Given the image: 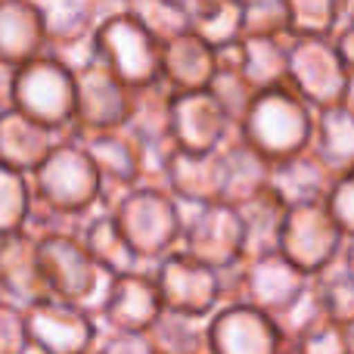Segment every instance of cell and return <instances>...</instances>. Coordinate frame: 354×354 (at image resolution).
<instances>
[{"mask_svg": "<svg viewBox=\"0 0 354 354\" xmlns=\"http://www.w3.org/2000/svg\"><path fill=\"white\" fill-rule=\"evenodd\" d=\"M345 103H348L351 109H354V78H351V91H348V100H345Z\"/></svg>", "mask_w": 354, "mask_h": 354, "instance_id": "cell-48", "label": "cell"}, {"mask_svg": "<svg viewBox=\"0 0 354 354\" xmlns=\"http://www.w3.org/2000/svg\"><path fill=\"white\" fill-rule=\"evenodd\" d=\"M292 354H348V339H345V326L342 324H326L317 333L305 339Z\"/></svg>", "mask_w": 354, "mask_h": 354, "instance_id": "cell-42", "label": "cell"}, {"mask_svg": "<svg viewBox=\"0 0 354 354\" xmlns=\"http://www.w3.org/2000/svg\"><path fill=\"white\" fill-rule=\"evenodd\" d=\"M326 324H333V317H330V311H326L324 299H320L317 286H314V280H311V286L305 289V295H301L286 314L277 317V326H280V336H283V354H292L311 333H317L320 326H326Z\"/></svg>", "mask_w": 354, "mask_h": 354, "instance_id": "cell-33", "label": "cell"}, {"mask_svg": "<svg viewBox=\"0 0 354 354\" xmlns=\"http://www.w3.org/2000/svg\"><path fill=\"white\" fill-rule=\"evenodd\" d=\"M109 212L143 264H156L180 249L183 212L168 189L137 187L112 202Z\"/></svg>", "mask_w": 354, "mask_h": 354, "instance_id": "cell-2", "label": "cell"}, {"mask_svg": "<svg viewBox=\"0 0 354 354\" xmlns=\"http://www.w3.org/2000/svg\"><path fill=\"white\" fill-rule=\"evenodd\" d=\"M221 286H224V305L243 301L277 320L305 295V289L311 286V274L295 268L283 252H270V255L243 258L233 268L221 270Z\"/></svg>", "mask_w": 354, "mask_h": 354, "instance_id": "cell-3", "label": "cell"}, {"mask_svg": "<svg viewBox=\"0 0 354 354\" xmlns=\"http://www.w3.org/2000/svg\"><path fill=\"white\" fill-rule=\"evenodd\" d=\"M149 333H153L162 354H212L205 317H187V314L165 311Z\"/></svg>", "mask_w": 354, "mask_h": 354, "instance_id": "cell-32", "label": "cell"}, {"mask_svg": "<svg viewBox=\"0 0 354 354\" xmlns=\"http://www.w3.org/2000/svg\"><path fill=\"white\" fill-rule=\"evenodd\" d=\"M289 35L333 37L348 19V0H286Z\"/></svg>", "mask_w": 354, "mask_h": 354, "instance_id": "cell-31", "label": "cell"}, {"mask_svg": "<svg viewBox=\"0 0 354 354\" xmlns=\"http://www.w3.org/2000/svg\"><path fill=\"white\" fill-rule=\"evenodd\" d=\"M243 0H205L189 10V31L199 35L208 47L224 50L243 41Z\"/></svg>", "mask_w": 354, "mask_h": 354, "instance_id": "cell-30", "label": "cell"}, {"mask_svg": "<svg viewBox=\"0 0 354 354\" xmlns=\"http://www.w3.org/2000/svg\"><path fill=\"white\" fill-rule=\"evenodd\" d=\"M165 314L162 292L156 283V264H143L137 270L112 277L109 295L100 308V324L112 333H147Z\"/></svg>", "mask_w": 354, "mask_h": 354, "instance_id": "cell-14", "label": "cell"}, {"mask_svg": "<svg viewBox=\"0 0 354 354\" xmlns=\"http://www.w3.org/2000/svg\"><path fill=\"white\" fill-rule=\"evenodd\" d=\"M37 255H41V268L53 299L72 301L78 308H87L91 314H100L106 295H109L112 274L93 261L81 236H75V233L41 236Z\"/></svg>", "mask_w": 354, "mask_h": 354, "instance_id": "cell-4", "label": "cell"}, {"mask_svg": "<svg viewBox=\"0 0 354 354\" xmlns=\"http://www.w3.org/2000/svg\"><path fill=\"white\" fill-rule=\"evenodd\" d=\"M208 91L214 93V100L224 106L230 122L239 128L252 106V100H255V91H252L249 81L243 78V72H239V68H218V75H214L212 84H208Z\"/></svg>", "mask_w": 354, "mask_h": 354, "instance_id": "cell-38", "label": "cell"}, {"mask_svg": "<svg viewBox=\"0 0 354 354\" xmlns=\"http://www.w3.org/2000/svg\"><path fill=\"white\" fill-rule=\"evenodd\" d=\"M311 280H314L326 311H330V317L336 320V324L345 326L348 320H354V274L345 268L342 255H339L330 268L314 274Z\"/></svg>", "mask_w": 354, "mask_h": 354, "instance_id": "cell-36", "label": "cell"}, {"mask_svg": "<svg viewBox=\"0 0 354 354\" xmlns=\"http://www.w3.org/2000/svg\"><path fill=\"white\" fill-rule=\"evenodd\" d=\"M218 75V50L208 47L199 35L187 31L162 44V81L174 93L208 91Z\"/></svg>", "mask_w": 354, "mask_h": 354, "instance_id": "cell-21", "label": "cell"}, {"mask_svg": "<svg viewBox=\"0 0 354 354\" xmlns=\"http://www.w3.org/2000/svg\"><path fill=\"white\" fill-rule=\"evenodd\" d=\"M75 91H78V109L72 134H93L128 124L137 87L124 84L103 59L93 56L75 68Z\"/></svg>", "mask_w": 354, "mask_h": 354, "instance_id": "cell-11", "label": "cell"}, {"mask_svg": "<svg viewBox=\"0 0 354 354\" xmlns=\"http://www.w3.org/2000/svg\"><path fill=\"white\" fill-rule=\"evenodd\" d=\"M124 12L162 44L189 31V6L183 0H124Z\"/></svg>", "mask_w": 354, "mask_h": 354, "instance_id": "cell-34", "label": "cell"}, {"mask_svg": "<svg viewBox=\"0 0 354 354\" xmlns=\"http://www.w3.org/2000/svg\"><path fill=\"white\" fill-rule=\"evenodd\" d=\"M31 348L25 308L0 299V354H25Z\"/></svg>", "mask_w": 354, "mask_h": 354, "instance_id": "cell-39", "label": "cell"}, {"mask_svg": "<svg viewBox=\"0 0 354 354\" xmlns=\"http://www.w3.org/2000/svg\"><path fill=\"white\" fill-rule=\"evenodd\" d=\"M336 174L324 165L314 149H305L299 156H289L283 162H274L270 168V189L280 196L286 205L301 202H326Z\"/></svg>", "mask_w": 354, "mask_h": 354, "instance_id": "cell-23", "label": "cell"}, {"mask_svg": "<svg viewBox=\"0 0 354 354\" xmlns=\"http://www.w3.org/2000/svg\"><path fill=\"white\" fill-rule=\"evenodd\" d=\"M345 245V233L336 224L326 202H301V205L286 208L280 233V252L301 268L305 274H320L330 268Z\"/></svg>", "mask_w": 354, "mask_h": 354, "instance_id": "cell-10", "label": "cell"}, {"mask_svg": "<svg viewBox=\"0 0 354 354\" xmlns=\"http://www.w3.org/2000/svg\"><path fill=\"white\" fill-rule=\"evenodd\" d=\"M31 189L35 199L66 214H91L103 205V177L81 140L72 134L31 174Z\"/></svg>", "mask_w": 354, "mask_h": 354, "instance_id": "cell-6", "label": "cell"}, {"mask_svg": "<svg viewBox=\"0 0 354 354\" xmlns=\"http://www.w3.org/2000/svg\"><path fill=\"white\" fill-rule=\"evenodd\" d=\"M171 100L174 91L165 81L137 87L134 91V109L124 128L134 131V137L147 149H168L174 147L171 137Z\"/></svg>", "mask_w": 354, "mask_h": 354, "instance_id": "cell-25", "label": "cell"}, {"mask_svg": "<svg viewBox=\"0 0 354 354\" xmlns=\"http://www.w3.org/2000/svg\"><path fill=\"white\" fill-rule=\"evenodd\" d=\"M47 53V31L35 0H0V59L10 66Z\"/></svg>", "mask_w": 354, "mask_h": 354, "instance_id": "cell-22", "label": "cell"}, {"mask_svg": "<svg viewBox=\"0 0 354 354\" xmlns=\"http://www.w3.org/2000/svg\"><path fill=\"white\" fill-rule=\"evenodd\" d=\"M236 131L224 106L214 100L212 91L174 93L171 100V137L177 149L187 153H212L227 143Z\"/></svg>", "mask_w": 354, "mask_h": 354, "instance_id": "cell-17", "label": "cell"}, {"mask_svg": "<svg viewBox=\"0 0 354 354\" xmlns=\"http://www.w3.org/2000/svg\"><path fill=\"white\" fill-rule=\"evenodd\" d=\"M47 295L50 286L37 255V239L28 230L0 236V299L28 308Z\"/></svg>", "mask_w": 354, "mask_h": 354, "instance_id": "cell-19", "label": "cell"}, {"mask_svg": "<svg viewBox=\"0 0 354 354\" xmlns=\"http://www.w3.org/2000/svg\"><path fill=\"white\" fill-rule=\"evenodd\" d=\"M66 137V131L47 128L10 106L0 112V165L31 177Z\"/></svg>", "mask_w": 354, "mask_h": 354, "instance_id": "cell-20", "label": "cell"}, {"mask_svg": "<svg viewBox=\"0 0 354 354\" xmlns=\"http://www.w3.org/2000/svg\"><path fill=\"white\" fill-rule=\"evenodd\" d=\"M93 354H162L153 333H112L103 330Z\"/></svg>", "mask_w": 354, "mask_h": 354, "instance_id": "cell-41", "label": "cell"}, {"mask_svg": "<svg viewBox=\"0 0 354 354\" xmlns=\"http://www.w3.org/2000/svg\"><path fill=\"white\" fill-rule=\"evenodd\" d=\"M81 243L87 245V252L93 255V261H97L103 270H109L112 277L143 268V261L137 258V252L131 249V243L124 239V233L118 230L112 212L103 208V205H100L97 212H91V218H87V224H84V233H81Z\"/></svg>", "mask_w": 354, "mask_h": 354, "instance_id": "cell-28", "label": "cell"}, {"mask_svg": "<svg viewBox=\"0 0 354 354\" xmlns=\"http://www.w3.org/2000/svg\"><path fill=\"white\" fill-rule=\"evenodd\" d=\"M212 354H283V336L274 317L243 301L221 305L208 317Z\"/></svg>", "mask_w": 354, "mask_h": 354, "instance_id": "cell-16", "label": "cell"}, {"mask_svg": "<svg viewBox=\"0 0 354 354\" xmlns=\"http://www.w3.org/2000/svg\"><path fill=\"white\" fill-rule=\"evenodd\" d=\"M165 187L183 205H212L224 202L227 187V165L224 149L212 153H187V149H171L165 165Z\"/></svg>", "mask_w": 354, "mask_h": 354, "instance_id": "cell-18", "label": "cell"}, {"mask_svg": "<svg viewBox=\"0 0 354 354\" xmlns=\"http://www.w3.org/2000/svg\"><path fill=\"white\" fill-rule=\"evenodd\" d=\"M81 140L87 156L93 159L100 177H103V208H109L124 193L140 187L143 180V143L131 128L93 131V134H72Z\"/></svg>", "mask_w": 354, "mask_h": 354, "instance_id": "cell-15", "label": "cell"}, {"mask_svg": "<svg viewBox=\"0 0 354 354\" xmlns=\"http://www.w3.org/2000/svg\"><path fill=\"white\" fill-rule=\"evenodd\" d=\"M224 165H227V187H224V202L227 205H243L245 199L258 196L261 189L270 187V168L274 162L264 159L255 147L243 140L239 128L227 137L224 147Z\"/></svg>", "mask_w": 354, "mask_h": 354, "instance_id": "cell-24", "label": "cell"}, {"mask_svg": "<svg viewBox=\"0 0 354 354\" xmlns=\"http://www.w3.org/2000/svg\"><path fill=\"white\" fill-rule=\"evenodd\" d=\"M243 16V37H286L289 6L286 0H249Z\"/></svg>", "mask_w": 354, "mask_h": 354, "instance_id": "cell-37", "label": "cell"}, {"mask_svg": "<svg viewBox=\"0 0 354 354\" xmlns=\"http://www.w3.org/2000/svg\"><path fill=\"white\" fill-rule=\"evenodd\" d=\"M183 3H187L189 10H196V6H202V3H205V0H183Z\"/></svg>", "mask_w": 354, "mask_h": 354, "instance_id": "cell-47", "label": "cell"}, {"mask_svg": "<svg viewBox=\"0 0 354 354\" xmlns=\"http://www.w3.org/2000/svg\"><path fill=\"white\" fill-rule=\"evenodd\" d=\"M156 283H159L165 311L208 320L224 305L221 270L196 261L183 249L168 252L162 261H156Z\"/></svg>", "mask_w": 354, "mask_h": 354, "instance_id": "cell-12", "label": "cell"}, {"mask_svg": "<svg viewBox=\"0 0 354 354\" xmlns=\"http://www.w3.org/2000/svg\"><path fill=\"white\" fill-rule=\"evenodd\" d=\"M314 124H317V109L305 97H299L295 87L283 84L255 93L243 124H239V134L264 159L283 162L289 156L311 149Z\"/></svg>", "mask_w": 354, "mask_h": 354, "instance_id": "cell-1", "label": "cell"}, {"mask_svg": "<svg viewBox=\"0 0 354 354\" xmlns=\"http://www.w3.org/2000/svg\"><path fill=\"white\" fill-rule=\"evenodd\" d=\"M93 56L103 59L128 87L162 81V41H156L131 12L109 16L93 35Z\"/></svg>", "mask_w": 354, "mask_h": 354, "instance_id": "cell-8", "label": "cell"}, {"mask_svg": "<svg viewBox=\"0 0 354 354\" xmlns=\"http://www.w3.org/2000/svg\"><path fill=\"white\" fill-rule=\"evenodd\" d=\"M354 75L345 66L333 37L289 35V87L314 109H330L348 100Z\"/></svg>", "mask_w": 354, "mask_h": 354, "instance_id": "cell-7", "label": "cell"}, {"mask_svg": "<svg viewBox=\"0 0 354 354\" xmlns=\"http://www.w3.org/2000/svg\"><path fill=\"white\" fill-rule=\"evenodd\" d=\"M342 261H345V268L354 274V239H345V245H342Z\"/></svg>", "mask_w": 354, "mask_h": 354, "instance_id": "cell-45", "label": "cell"}, {"mask_svg": "<svg viewBox=\"0 0 354 354\" xmlns=\"http://www.w3.org/2000/svg\"><path fill=\"white\" fill-rule=\"evenodd\" d=\"M345 339H348V354H354V320L345 324Z\"/></svg>", "mask_w": 354, "mask_h": 354, "instance_id": "cell-46", "label": "cell"}, {"mask_svg": "<svg viewBox=\"0 0 354 354\" xmlns=\"http://www.w3.org/2000/svg\"><path fill=\"white\" fill-rule=\"evenodd\" d=\"M12 81H16V66L0 59V112L12 106Z\"/></svg>", "mask_w": 354, "mask_h": 354, "instance_id": "cell-44", "label": "cell"}, {"mask_svg": "<svg viewBox=\"0 0 354 354\" xmlns=\"http://www.w3.org/2000/svg\"><path fill=\"white\" fill-rule=\"evenodd\" d=\"M183 236L180 249L193 255L196 261L208 264L214 270H227L243 261L245 230L236 205L212 202V205H183Z\"/></svg>", "mask_w": 354, "mask_h": 354, "instance_id": "cell-9", "label": "cell"}, {"mask_svg": "<svg viewBox=\"0 0 354 354\" xmlns=\"http://www.w3.org/2000/svg\"><path fill=\"white\" fill-rule=\"evenodd\" d=\"M236 208H239L243 230H245L243 258H258V255L280 252V233H283V221H286V208H289L286 202L268 187Z\"/></svg>", "mask_w": 354, "mask_h": 354, "instance_id": "cell-26", "label": "cell"}, {"mask_svg": "<svg viewBox=\"0 0 354 354\" xmlns=\"http://www.w3.org/2000/svg\"><path fill=\"white\" fill-rule=\"evenodd\" d=\"M326 205H330L336 224L342 227L345 239H354V171H345L333 180Z\"/></svg>", "mask_w": 354, "mask_h": 354, "instance_id": "cell-40", "label": "cell"}, {"mask_svg": "<svg viewBox=\"0 0 354 354\" xmlns=\"http://www.w3.org/2000/svg\"><path fill=\"white\" fill-rule=\"evenodd\" d=\"M333 41H336V47H339V53H342L348 72L354 75V22H345L342 28L333 35Z\"/></svg>", "mask_w": 354, "mask_h": 354, "instance_id": "cell-43", "label": "cell"}, {"mask_svg": "<svg viewBox=\"0 0 354 354\" xmlns=\"http://www.w3.org/2000/svg\"><path fill=\"white\" fill-rule=\"evenodd\" d=\"M243 78L255 93L289 84V35L286 37H243Z\"/></svg>", "mask_w": 354, "mask_h": 354, "instance_id": "cell-29", "label": "cell"}, {"mask_svg": "<svg viewBox=\"0 0 354 354\" xmlns=\"http://www.w3.org/2000/svg\"><path fill=\"white\" fill-rule=\"evenodd\" d=\"M31 202H35L31 177L0 165V236L22 230L31 214Z\"/></svg>", "mask_w": 354, "mask_h": 354, "instance_id": "cell-35", "label": "cell"}, {"mask_svg": "<svg viewBox=\"0 0 354 354\" xmlns=\"http://www.w3.org/2000/svg\"><path fill=\"white\" fill-rule=\"evenodd\" d=\"M243 3H249V0H243Z\"/></svg>", "mask_w": 354, "mask_h": 354, "instance_id": "cell-50", "label": "cell"}, {"mask_svg": "<svg viewBox=\"0 0 354 354\" xmlns=\"http://www.w3.org/2000/svg\"><path fill=\"white\" fill-rule=\"evenodd\" d=\"M12 109L25 112L28 118L47 128L72 134L78 91H75V68L66 66L59 56L41 53L22 62L12 81Z\"/></svg>", "mask_w": 354, "mask_h": 354, "instance_id": "cell-5", "label": "cell"}, {"mask_svg": "<svg viewBox=\"0 0 354 354\" xmlns=\"http://www.w3.org/2000/svg\"><path fill=\"white\" fill-rule=\"evenodd\" d=\"M25 320L31 345L44 354H93L103 336L97 314L53 295L25 308Z\"/></svg>", "mask_w": 354, "mask_h": 354, "instance_id": "cell-13", "label": "cell"}, {"mask_svg": "<svg viewBox=\"0 0 354 354\" xmlns=\"http://www.w3.org/2000/svg\"><path fill=\"white\" fill-rule=\"evenodd\" d=\"M345 22H354V0H348V19Z\"/></svg>", "mask_w": 354, "mask_h": 354, "instance_id": "cell-49", "label": "cell"}, {"mask_svg": "<svg viewBox=\"0 0 354 354\" xmlns=\"http://www.w3.org/2000/svg\"><path fill=\"white\" fill-rule=\"evenodd\" d=\"M311 149L336 177L354 171V109L348 103L317 109Z\"/></svg>", "mask_w": 354, "mask_h": 354, "instance_id": "cell-27", "label": "cell"}]
</instances>
